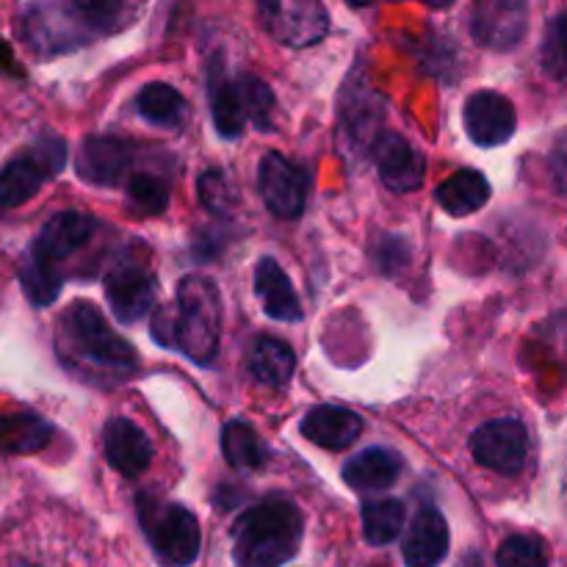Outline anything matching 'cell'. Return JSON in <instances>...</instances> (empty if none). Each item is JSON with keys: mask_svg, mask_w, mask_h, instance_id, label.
Listing matches in <instances>:
<instances>
[{"mask_svg": "<svg viewBox=\"0 0 567 567\" xmlns=\"http://www.w3.org/2000/svg\"><path fill=\"white\" fill-rule=\"evenodd\" d=\"M449 554V524L437 509L426 507L410 524L402 543L408 567H437Z\"/></svg>", "mask_w": 567, "mask_h": 567, "instance_id": "ac0fdd59", "label": "cell"}, {"mask_svg": "<svg viewBox=\"0 0 567 567\" xmlns=\"http://www.w3.org/2000/svg\"><path fill=\"white\" fill-rule=\"evenodd\" d=\"M136 111L144 122L166 131H181L188 120V103L169 83H147L136 94Z\"/></svg>", "mask_w": 567, "mask_h": 567, "instance_id": "d4e9b609", "label": "cell"}, {"mask_svg": "<svg viewBox=\"0 0 567 567\" xmlns=\"http://www.w3.org/2000/svg\"><path fill=\"white\" fill-rule=\"evenodd\" d=\"M435 199L449 216H471L491 199V183L480 169H460L437 186Z\"/></svg>", "mask_w": 567, "mask_h": 567, "instance_id": "603a6c76", "label": "cell"}, {"mask_svg": "<svg viewBox=\"0 0 567 567\" xmlns=\"http://www.w3.org/2000/svg\"><path fill=\"white\" fill-rule=\"evenodd\" d=\"M540 61L546 75L557 78V81H567V9L559 11L546 25Z\"/></svg>", "mask_w": 567, "mask_h": 567, "instance_id": "d6a6232c", "label": "cell"}, {"mask_svg": "<svg viewBox=\"0 0 567 567\" xmlns=\"http://www.w3.org/2000/svg\"><path fill=\"white\" fill-rule=\"evenodd\" d=\"M66 144L61 138H42L22 158H14L0 172V208H17L42 188L48 177L64 169Z\"/></svg>", "mask_w": 567, "mask_h": 567, "instance_id": "52a82bcc", "label": "cell"}, {"mask_svg": "<svg viewBox=\"0 0 567 567\" xmlns=\"http://www.w3.org/2000/svg\"><path fill=\"white\" fill-rule=\"evenodd\" d=\"M563 502H565V509H567V463H565V476H563Z\"/></svg>", "mask_w": 567, "mask_h": 567, "instance_id": "d590c367", "label": "cell"}, {"mask_svg": "<svg viewBox=\"0 0 567 567\" xmlns=\"http://www.w3.org/2000/svg\"><path fill=\"white\" fill-rule=\"evenodd\" d=\"M471 457L482 468L502 476H515L529 460V432L518 419H496L471 435Z\"/></svg>", "mask_w": 567, "mask_h": 567, "instance_id": "ba28073f", "label": "cell"}, {"mask_svg": "<svg viewBox=\"0 0 567 567\" xmlns=\"http://www.w3.org/2000/svg\"><path fill=\"white\" fill-rule=\"evenodd\" d=\"M59 347L92 369L111 374H131L136 369V349L116 336L92 302H72L59 321Z\"/></svg>", "mask_w": 567, "mask_h": 567, "instance_id": "5b68a950", "label": "cell"}, {"mask_svg": "<svg viewBox=\"0 0 567 567\" xmlns=\"http://www.w3.org/2000/svg\"><path fill=\"white\" fill-rule=\"evenodd\" d=\"M94 233H97V219L94 216L81 214V210H61V214L50 216L44 221L31 252L37 258L48 260V264H55V260L70 258L78 249L86 247Z\"/></svg>", "mask_w": 567, "mask_h": 567, "instance_id": "2e32d148", "label": "cell"}, {"mask_svg": "<svg viewBox=\"0 0 567 567\" xmlns=\"http://www.w3.org/2000/svg\"><path fill=\"white\" fill-rule=\"evenodd\" d=\"M131 17L133 9L125 3L28 6L17 22V33L37 55H59L120 31L131 22Z\"/></svg>", "mask_w": 567, "mask_h": 567, "instance_id": "7a4b0ae2", "label": "cell"}, {"mask_svg": "<svg viewBox=\"0 0 567 567\" xmlns=\"http://www.w3.org/2000/svg\"><path fill=\"white\" fill-rule=\"evenodd\" d=\"M302 435L316 446L338 452V449L358 443V437L363 435V421L352 410L319 404V408L308 410V415L302 419Z\"/></svg>", "mask_w": 567, "mask_h": 567, "instance_id": "d6986e66", "label": "cell"}, {"mask_svg": "<svg viewBox=\"0 0 567 567\" xmlns=\"http://www.w3.org/2000/svg\"><path fill=\"white\" fill-rule=\"evenodd\" d=\"M465 133L480 147H502L513 138L518 116L515 105L498 92H476L465 100L463 109Z\"/></svg>", "mask_w": 567, "mask_h": 567, "instance_id": "7c38bea8", "label": "cell"}, {"mask_svg": "<svg viewBox=\"0 0 567 567\" xmlns=\"http://www.w3.org/2000/svg\"><path fill=\"white\" fill-rule=\"evenodd\" d=\"M20 280H22V288H25V297L31 299L37 308H48V305H53L55 299H59V291H61L59 271H55L53 264L37 258L33 252L28 255L25 264H22Z\"/></svg>", "mask_w": 567, "mask_h": 567, "instance_id": "f1b7e54d", "label": "cell"}, {"mask_svg": "<svg viewBox=\"0 0 567 567\" xmlns=\"http://www.w3.org/2000/svg\"><path fill=\"white\" fill-rule=\"evenodd\" d=\"M103 452L116 474L136 480L153 463V441L131 419H111L103 430Z\"/></svg>", "mask_w": 567, "mask_h": 567, "instance_id": "9a60e30c", "label": "cell"}, {"mask_svg": "<svg viewBox=\"0 0 567 567\" xmlns=\"http://www.w3.org/2000/svg\"><path fill=\"white\" fill-rule=\"evenodd\" d=\"M105 299H109V308L116 316V321L136 324L138 319H144L153 310V275L138 264H116L105 275Z\"/></svg>", "mask_w": 567, "mask_h": 567, "instance_id": "4fadbf2b", "label": "cell"}, {"mask_svg": "<svg viewBox=\"0 0 567 567\" xmlns=\"http://www.w3.org/2000/svg\"><path fill=\"white\" fill-rule=\"evenodd\" d=\"M133 164L131 142L116 136H89L78 153V175L94 186H116Z\"/></svg>", "mask_w": 567, "mask_h": 567, "instance_id": "e0dca14e", "label": "cell"}, {"mask_svg": "<svg viewBox=\"0 0 567 567\" xmlns=\"http://www.w3.org/2000/svg\"><path fill=\"white\" fill-rule=\"evenodd\" d=\"M402 474V460L388 449H365L343 465V482L358 493L388 491Z\"/></svg>", "mask_w": 567, "mask_h": 567, "instance_id": "44dd1931", "label": "cell"}, {"mask_svg": "<svg viewBox=\"0 0 567 567\" xmlns=\"http://www.w3.org/2000/svg\"><path fill=\"white\" fill-rule=\"evenodd\" d=\"M136 509L144 537L161 565L188 567L199 557L203 535H199V520L194 518L192 509L150 496H138Z\"/></svg>", "mask_w": 567, "mask_h": 567, "instance_id": "8992f818", "label": "cell"}, {"mask_svg": "<svg viewBox=\"0 0 567 567\" xmlns=\"http://www.w3.org/2000/svg\"><path fill=\"white\" fill-rule=\"evenodd\" d=\"M305 520L286 496H269L241 513L233 526L236 567H282L302 548Z\"/></svg>", "mask_w": 567, "mask_h": 567, "instance_id": "3957f363", "label": "cell"}, {"mask_svg": "<svg viewBox=\"0 0 567 567\" xmlns=\"http://www.w3.org/2000/svg\"><path fill=\"white\" fill-rule=\"evenodd\" d=\"M404 504L396 498L363 504V535L369 546H391L404 532Z\"/></svg>", "mask_w": 567, "mask_h": 567, "instance_id": "83f0119b", "label": "cell"}, {"mask_svg": "<svg viewBox=\"0 0 567 567\" xmlns=\"http://www.w3.org/2000/svg\"><path fill=\"white\" fill-rule=\"evenodd\" d=\"M260 25L275 42L288 48H308L330 31V14L316 0H277L258 9Z\"/></svg>", "mask_w": 567, "mask_h": 567, "instance_id": "9c48e42d", "label": "cell"}, {"mask_svg": "<svg viewBox=\"0 0 567 567\" xmlns=\"http://www.w3.org/2000/svg\"><path fill=\"white\" fill-rule=\"evenodd\" d=\"M498 567H548L546 543L535 535H509L498 546Z\"/></svg>", "mask_w": 567, "mask_h": 567, "instance_id": "1f68e13d", "label": "cell"}, {"mask_svg": "<svg viewBox=\"0 0 567 567\" xmlns=\"http://www.w3.org/2000/svg\"><path fill=\"white\" fill-rule=\"evenodd\" d=\"M53 437V426L37 413L11 410L0 413V452L3 454H33L42 452Z\"/></svg>", "mask_w": 567, "mask_h": 567, "instance_id": "cb8c5ba5", "label": "cell"}, {"mask_svg": "<svg viewBox=\"0 0 567 567\" xmlns=\"http://www.w3.org/2000/svg\"><path fill=\"white\" fill-rule=\"evenodd\" d=\"M221 302L214 280L186 275L177 286V302L166 305L153 319V338L161 347L177 349L192 363L208 365L219 352Z\"/></svg>", "mask_w": 567, "mask_h": 567, "instance_id": "6da1fadb", "label": "cell"}, {"mask_svg": "<svg viewBox=\"0 0 567 567\" xmlns=\"http://www.w3.org/2000/svg\"><path fill=\"white\" fill-rule=\"evenodd\" d=\"M221 454L236 471H258L266 465V446L247 421H227L221 430Z\"/></svg>", "mask_w": 567, "mask_h": 567, "instance_id": "4316f807", "label": "cell"}, {"mask_svg": "<svg viewBox=\"0 0 567 567\" xmlns=\"http://www.w3.org/2000/svg\"><path fill=\"white\" fill-rule=\"evenodd\" d=\"M125 194L127 203L138 210V214L158 216L164 214L166 205H169V188H166L164 181H158L155 175H127L125 181Z\"/></svg>", "mask_w": 567, "mask_h": 567, "instance_id": "f546056e", "label": "cell"}, {"mask_svg": "<svg viewBox=\"0 0 567 567\" xmlns=\"http://www.w3.org/2000/svg\"><path fill=\"white\" fill-rule=\"evenodd\" d=\"M374 264L382 275H396L410 264V247L399 236H382L374 244Z\"/></svg>", "mask_w": 567, "mask_h": 567, "instance_id": "836d02e7", "label": "cell"}, {"mask_svg": "<svg viewBox=\"0 0 567 567\" xmlns=\"http://www.w3.org/2000/svg\"><path fill=\"white\" fill-rule=\"evenodd\" d=\"M0 567H81V546L53 513H22L0 526Z\"/></svg>", "mask_w": 567, "mask_h": 567, "instance_id": "277c9868", "label": "cell"}, {"mask_svg": "<svg viewBox=\"0 0 567 567\" xmlns=\"http://www.w3.org/2000/svg\"><path fill=\"white\" fill-rule=\"evenodd\" d=\"M258 188L266 208L280 219H299L308 205V172L280 153L260 158Z\"/></svg>", "mask_w": 567, "mask_h": 567, "instance_id": "30bf717a", "label": "cell"}, {"mask_svg": "<svg viewBox=\"0 0 567 567\" xmlns=\"http://www.w3.org/2000/svg\"><path fill=\"white\" fill-rule=\"evenodd\" d=\"M255 293H258L269 319L286 321V324L302 321V302H299L291 280L275 258H264L255 266Z\"/></svg>", "mask_w": 567, "mask_h": 567, "instance_id": "ffe728a7", "label": "cell"}, {"mask_svg": "<svg viewBox=\"0 0 567 567\" xmlns=\"http://www.w3.org/2000/svg\"><path fill=\"white\" fill-rule=\"evenodd\" d=\"M548 172H551V183L563 197H567V131L557 136L548 153Z\"/></svg>", "mask_w": 567, "mask_h": 567, "instance_id": "e575fe53", "label": "cell"}, {"mask_svg": "<svg viewBox=\"0 0 567 567\" xmlns=\"http://www.w3.org/2000/svg\"><path fill=\"white\" fill-rule=\"evenodd\" d=\"M293 369H297V354L286 341H277V338L255 341L249 352V371L255 380L269 388H282L293 377Z\"/></svg>", "mask_w": 567, "mask_h": 567, "instance_id": "484cf974", "label": "cell"}, {"mask_svg": "<svg viewBox=\"0 0 567 567\" xmlns=\"http://www.w3.org/2000/svg\"><path fill=\"white\" fill-rule=\"evenodd\" d=\"M208 100L214 125L221 138H238L247 125V111H244L241 94H238L236 78H227L221 64H214L208 72Z\"/></svg>", "mask_w": 567, "mask_h": 567, "instance_id": "7402d4cb", "label": "cell"}, {"mask_svg": "<svg viewBox=\"0 0 567 567\" xmlns=\"http://www.w3.org/2000/svg\"><path fill=\"white\" fill-rule=\"evenodd\" d=\"M238 94H241L247 120L260 131H271V114H275V94L260 78L238 75L236 78Z\"/></svg>", "mask_w": 567, "mask_h": 567, "instance_id": "4dcf8cb0", "label": "cell"}, {"mask_svg": "<svg viewBox=\"0 0 567 567\" xmlns=\"http://www.w3.org/2000/svg\"><path fill=\"white\" fill-rule=\"evenodd\" d=\"M374 161L382 183L396 194L419 192L426 177V158L399 133H382L374 142Z\"/></svg>", "mask_w": 567, "mask_h": 567, "instance_id": "5bb4252c", "label": "cell"}, {"mask_svg": "<svg viewBox=\"0 0 567 567\" xmlns=\"http://www.w3.org/2000/svg\"><path fill=\"white\" fill-rule=\"evenodd\" d=\"M529 31V9L518 0H485L474 6L471 33L487 50H515Z\"/></svg>", "mask_w": 567, "mask_h": 567, "instance_id": "8fae6325", "label": "cell"}]
</instances>
